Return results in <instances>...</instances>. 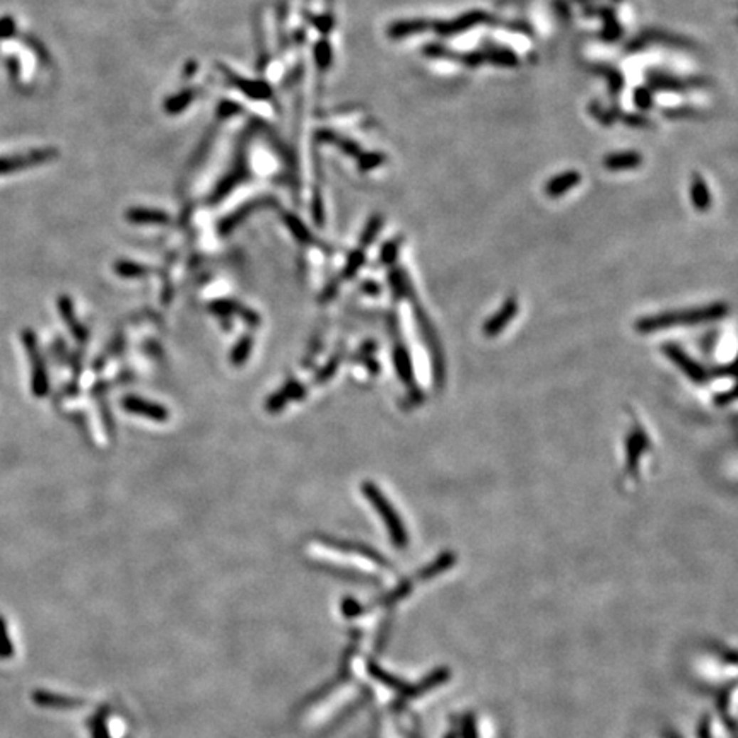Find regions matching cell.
Instances as JSON below:
<instances>
[{"mask_svg":"<svg viewBox=\"0 0 738 738\" xmlns=\"http://www.w3.org/2000/svg\"><path fill=\"white\" fill-rule=\"evenodd\" d=\"M727 302H712V305L695 306V308L675 310V311H663V313L651 315V317L639 318L636 322V332L638 334H655V332L668 330L672 327H685V325H699V323L718 322L728 315Z\"/></svg>","mask_w":738,"mask_h":738,"instance_id":"obj_1","label":"cell"},{"mask_svg":"<svg viewBox=\"0 0 738 738\" xmlns=\"http://www.w3.org/2000/svg\"><path fill=\"white\" fill-rule=\"evenodd\" d=\"M361 490H362V496L368 499L371 505H373L374 510H376V513L381 516V520L385 522L391 542H394L396 547H400V549L407 547V544H408L407 528H405L402 518H400V515L396 513L394 505L388 501L385 494L379 490L376 484H373V482H369V480L364 482V484L361 485Z\"/></svg>","mask_w":738,"mask_h":738,"instance_id":"obj_2","label":"cell"},{"mask_svg":"<svg viewBox=\"0 0 738 738\" xmlns=\"http://www.w3.org/2000/svg\"><path fill=\"white\" fill-rule=\"evenodd\" d=\"M416 320H417V327H419V330L422 334V339H424V344L428 345V349H429L431 364H433L434 383H436V388L438 386L441 388L443 383H445L446 371H445V357H443V349H441V344H439L438 332H436V328L433 327V323H431V320L428 318V315H426V311L419 308V306H416Z\"/></svg>","mask_w":738,"mask_h":738,"instance_id":"obj_3","label":"cell"},{"mask_svg":"<svg viewBox=\"0 0 738 738\" xmlns=\"http://www.w3.org/2000/svg\"><path fill=\"white\" fill-rule=\"evenodd\" d=\"M484 23H492V16L487 14L484 11H470L465 12V14L458 16L455 19H439V21H431V31L436 33L438 36L448 38L460 35V33L468 31V29L475 28L477 24Z\"/></svg>","mask_w":738,"mask_h":738,"instance_id":"obj_4","label":"cell"},{"mask_svg":"<svg viewBox=\"0 0 738 738\" xmlns=\"http://www.w3.org/2000/svg\"><path fill=\"white\" fill-rule=\"evenodd\" d=\"M661 351H663L665 356H667L668 359L672 361L673 364H675L677 368L685 374L687 378L690 379V381H694L695 385H704V383L710 379V376H711L710 371L704 368L701 362L692 359V357H690L689 354H687L684 349L680 347V345L672 344V342L665 344L663 347H661Z\"/></svg>","mask_w":738,"mask_h":738,"instance_id":"obj_5","label":"cell"},{"mask_svg":"<svg viewBox=\"0 0 738 738\" xmlns=\"http://www.w3.org/2000/svg\"><path fill=\"white\" fill-rule=\"evenodd\" d=\"M394 366H395L396 374H399V378L402 379L404 385L411 390L412 399H416L417 402H422L424 395H422V391L416 385V376H413L411 352L407 351V347H405L402 342L395 344V347H394Z\"/></svg>","mask_w":738,"mask_h":738,"instance_id":"obj_6","label":"cell"},{"mask_svg":"<svg viewBox=\"0 0 738 738\" xmlns=\"http://www.w3.org/2000/svg\"><path fill=\"white\" fill-rule=\"evenodd\" d=\"M516 315H518V301H516L515 297H507L501 305V308H499L492 317L487 318V322L482 327V332H484V335L489 337V339L497 337L511 322H513Z\"/></svg>","mask_w":738,"mask_h":738,"instance_id":"obj_7","label":"cell"},{"mask_svg":"<svg viewBox=\"0 0 738 738\" xmlns=\"http://www.w3.org/2000/svg\"><path fill=\"white\" fill-rule=\"evenodd\" d=\"M122 407L125 408L129 413H135V416H140V417H147V419H152L157 422L168 421V417H169L168 408L163 407V405H159L156 402H149V400H144V399H140V396H135V395L125 396V399L122 400Z\"/></svg>","mask_w":738,"mask_h":738,"instance_id":"obj_8","label":"cell"},{"mask_svg":"<svg viewBox=\"0 0 738 738\" xmlns=\"http://www.w3.org/2000/svg\"><path fill=\"white\" fill-rule=\"evenodd\" d=\"M648 448V436L644 429L634 426L626 438V470L636 475L639 468V460Z\"/></svg>","mask_w":738,"mask_h":738,"instance_id":"obj_9","label":"cell"},{"mask_svg":"<svg viewBox=\"0 0 738 738\" xmlns=\"http://www.w3.org/2000/svg\"><path fill=\"white\" fill-rule=\"evenodd\" d=\"M648 83H650V89L653 91H687L690 88H699L701 83L699 80H687L675 78V75L665 74V72H650L648 74Z\"/></svg>","mask_w":738,"mask_h":738,"instance_id":"obj_10","label":"cell"},{"mask_svg":"<svg viewBox=\"0 0 738 738\" xmlns=\"http://www.w3.org/2000/svg\"><path fill=\"white\" fill-rule=\"evenodd\" d=\"M579 183H581V173L576 172V169H567V172L554 174V176L545 183L544 191L550 199H559L562 197V195H566L569 190L576 189Z\"/></svg>","mask_w":738,"mask_h":738,"instance_id":"obj_11","label":"cell"},{"mask_svg":"<svg viewBox=\"0 0 738 738\" xmlns=\"http://www.w3.org/2000/svg\"><path fill=\"white\" fill-rule=\"evenodd\" d=\"M226 78L231 80L233 86H236L241 93H245L246 96L251 100H268L272 96V88L268 86L265 80H250L241 78V75L234 74V72L224 69Z\"/></svg>","mask_w":738,"mask_h":738,"instance_id":"obj_12","label":"cell"},{"mask_svg":"<svg viewBox=\"0 0 738 738\" xmlns=\"http://www.w3.org/2000/svg\"><path fill=\"white\" fill-rule=\"evenodd\" d=\"M431 29V21L424 18H412V19H399L394 21L386 29V35L391 40H404V38L419 35Z\"/></svg>","mask_w":738,"mask_h":738,"instance_id":"obj_13","label":"cell"},{"mask_svg":"<svg viewBox=\"0 0 738 738\" xmlns=\"http://www.w3.org/2000/svg\"><path fill=\"white\" fill-rule=\"evenodd\" d=\"M211 310L214 311L216 315H219V317H233V315H236V317L243 318L251 327H257V325H260V322H262L255 311L245 308V306H241L240 302H236V301H229V300L214 301V302H211Z\"/></svg>","mask_w":738,"mask_h":738,"instance_id":"obj_14","label":"cell"},{"mask_svg":"<svg viewBox=\"0 0 738 738\" xmlns=\"http://www.w3.org/2000/svg\"><path fill=\"white\" fill-rule=\"evenodd\" d=\"M305 394H306V390L301 383H297V381L288 383V385H284L283 388H280L275 395H272L270 399H268L267 411L270 413L280 412L285 405L291 402V400H301L302 396H305Z\"/></svg>","mask_w":738,"mask_h":738,"instance_id":"obj_15","label":"cell"},{"mask_svg":"<svg viewBox=\"0 0 738 738\" xmlns=\"http://www.w3.org/2000/svg\"><path fill=\"white\" fill-rule=\"evenodd\" d=\"M484 55L485 63H492L497 67H518L520 58L513 50L507 46H501L496 43H484V48L480 50Z\"/></svg>","mask_w":738,"mask_h":738,"instance_id":"obj_16","label":"cell"},{"mask_svg":"<svg viewBox=\"0 0 738 738\" xmlns=\"http://www.w3.org/2000/svg\"><path fill=\"white\" fill-rule=\"evenodd\" d=\"M641 164L643 156L636 151L612 152L603 159V166L608 172H629V169H638Z\"/></svg>","mask_w":738,"mask_h":738,"instance_id":"obj_17","label":"cell"},{"mask_svg":"<svg viewBox=\"0 0 738 738\" xmlns=\"http://www.w3.org/2000/svg\"><path fill=\"white\" fill-rule=\"evenodd\" d=\"M689 195H690V202H692V207L695 209V211L697 212L710 211L711 204H712V195L710 191V186H707V183L704 181V178L699 173L692 174Z\"/></svg>","mask_w":738,"mask_h":738,"instance_id":"obj_18","label":"cell"},{"mask_svg":"<svg viewBox=\"0 0 738 738\" xmlns=\"http://www.w3.org/2000/svg\"><path fill=\"white\" fill-rule=\"evenodd\" d=\"M388 280H390L391 292H394L395 300H404V297H412V300H416V294H413V289H412V283H411V279H408V275L405 274L404 268H400V267L391 268L390 275H388Z\"/></svg>","mask_w":738,"mask_h":738,"instance_id":"obj_19","label":"cell"},{"mask_svg":"<svg viewBox=\"0 0 738 738\" xmlns=\"http://www.w3.org/2000/svg\"><path fill=\"white\" fill-rule=\"evenodd\" d=\"M127 219L134 224H166L169 221V216L163 211H156V209L134 207L127 211Z\"/></svg>","mask_w":738,"mask_h":738,"instance_id":"obj_20","label":"cell"},{"mask_svg":"<svg viewBox=\"0 0 738 738\" xmlns=\"http://www.w3.org/2000/svg\"><path fill=\"white\" fill-rule=\"evenodd\" d=\"M197 95H199V89H185V91L178 93V95L169 97V100L164 103V110L169 115L181 113L186 106L194 103Z\"/></svg>","mask_w":738,"mask_h":738,"instance_id":"obj_21","label":"cell"},{"mask_svg":"<svg viewBox=\"0 0 738 738\" xmlns=\"http://www.w3.org/2000/svg\"><path fill=\"white\" fill-rule=\"evenodd\" d=\"M383 224H385V221H383V217L379 214H374L371 216L368 219V223H366L364 229H362L361 233V238H359V243L362 248H366V246H371L374 243V240L378 238L379 231H381Z\"/></svg>","mask_w":738,"mask_h":738,"instance_id":"obj_22","label":"cell"},{"mask_svg":"<svg viewBox=\"0 0 738 738\" xmlns=\"http://www.w3.org/2000/svg\"><path fill=\"white\" fill-rule=\"evenodd\" d=\"M453 564H455V554L443 552L441 556L436 559V561H433L428 567H426V569H422L421 574L424 579H429V578H433V576H438L439 573H443V571L448 569V567H451Z\"/></svg>","mask_w":738,"mask_h":738,"instance_id":"obj_23","label":"cell"},{"mask_svg":"<svg viewBox=\"0 0 738 738\" xmlns=\"http://www.w3.org/2000/svg\"><path fill=\"white\" fill-rule=\"evenodd\" d=\"M251 347H253V339H251L250 335L241 337L231 351V357H229V359H231V364H234V366L245 364L250 357Z\"/></svg>","mask_w":738,"mask_h":738,"instance_id":"obj_24","label":"cell"},{"mask_svg":"<svg viewBox=\"0 0 738 738\" xmlns=\"http://www.w3.org/2000/svg\"><path fill=\"white\" fill-rule=\"evenodd\" d=\"M600 18L603 19V33H601V36L605 38V40L612 41V40H617L618 36L622 35V29H621V24H618V21L616 18V14H613L612 11L608 9H601L600 11Z\"/></svg>","mask_w":738,"mask_h":738,"instance_id":"obj_25","label":"cell"},{"mask_svg":"<svg viewBox=\"0 0 738 738\" xmlns=\"http://www.w3.org/2000/svg\"><path fill=\"white\" fill-rule=\"evenodd\" d=\"M422 53H424L428 58H436V60H453V62H458V57H460V52L450 50V48H448V46L441 45V43H429V45H426L424 48H422Z\"/></svg>","mask_w":738,"mask_h":738,"instance_id":"obj_26","label":"cell"},{"mask_svg":"<svg viewBox=\"0 0 738 738\" xmlns=\"http://www.w3.org/2000/svg\"><path fill=\"white\" fill-rule=\"evenodd\" d=\"M284 221H285V224L289 226V229H291V233L301 243H306V245H313V243H317V240H315V238L311 236V233L308 231V228H306V226L302 224L296 216L285 214Z\"/></svg>","mask_w":738,"mask_h":738,"instance_id":"obj_27","label":"cell"},{"mask_svg":"<svg viewBox=\"0 0 738 738\" xmlns=\"http://www.w3.org/2000/svg\"><path fill=\"white\" fill-rule=\"evenodd\" d=\"M60 308H62L63 318H65V322L69 323V327H70L72 334L75 335V339H78V340H84V339H86V330H84V327H80L78 320H75V317H74V310H72V302H70V300H67V297H62V301H60Z\"/></svg>","mask_w":738,"mask_h":738,"instance_id":"obj_28","label":"cell"},{"mask_svg":"<svg viewBox=\"0 0 738 738\" xmlns=\"http://www.w3.org/2000/svg\"><path fill=\"white\" fill-rule=\"evenodd\" d=\"M366 263V255L364 251L362 250H354L351 251V255H349L347 262H345V267L342 270V277L345 280H351L354 279V277L357 275V272L361 270L362 265Z\"/></svg>","mask_w":738,"mask_h":738,"instance_id":"obj_29","label":"cell"},{"mask_svg":"<svg viewBox=\"0 0 738 738\" xmlns=\"http://www.w3.org/2000/svg\"><path fill=\"white\" fill-rule=\"evenodd\" d=\"M385 161H386V156L383 154V152H376V151L361 152V154L357 156V166H359L361 172H364V173L373 172V169L379 168V166L385 163Z\"/></svg>","mask_w":738,"mask_h":738,"instance_id":"obj_30","label":"cell"},{"mask_svg":"<svg viewBox=\"0 0 738 738\" xmlns=\"http://www.w3.org/2000/svg\"><path fill=\"white\" fill-rule=\"evenodd\" d=\"M115 272H117L118 275L120 277H125V279H134V277H144L147 274V268L144 265H139V263H134V262H127V260H120V262L115 263Z\"/></svg>","mask_w":738,"mask_h":738,"instance_id":"obj_31","label":"cell"},{"mask_svg":"<svg viewBox=\"0 0 738 738\" xmlns=\"http://www.w3.org/2000/svg\"><path fill=\"white\" fill-rule=\"evenodd\" d=\"M633 101H634L636 108L641 110V112H648V110H651L653 103H655V97H653V89H650L648 86L636 88L633 93Z\"/></svg>","mask_w":738,"mask_h":738,"instance_id":"obj_32","label":"cell"},{"mask_svg":"<svg viewBox=\"0 0 738 738\" xmlns=\"http://www.w3.org/2000/svg\"><path fill=\"white\" fill-rule=\"evenodd\" d=\"M332 58H334V55H332L330 43H328L327 40L318 41V43L315 45V60H317V65L322 70H327L328 67L332 65Z\"/></svg>","mask_w":738,"mask_h":738,"instance_id":"obj_33","label":"cell"},{"mask_svg":"<svg viewBox=\"0 0 738 738\" xmlns=\"http://www.w3.org/2000/svg\"><path fill=\"white\" fill-rule=\"evenodd\" d=\"M402 243H404V236L394 238V240L386 241L385 245H383L381 251H379V260H381V263H394L396 257H399Z\"/></svg>","mask_w":738,"mask_h":738,"instance_id":"obj_34","label":"cell"},{"mask_svg":"<svg viewBox=\"0 0 738 738\" xmlns=\"http://www.w3.org/2000/svg\"><path fill=\"white\" fill-rule=\"evenodd\" d=\"M12 655H14V646L11 643L6 618L0 616V660H9Z\"/></svg>","mask_w":738,"mask_h":738,"instance_id":"obj_35","label":"cell"},{"mask_svg":"<svg viewBox=\"0 0 738 738\" xmlns=\"http://www.w3.org/2000/svg\"><path fill=\"white\" fill-rule=\"evenodd\" d=\"M603 75L607 78L608 80V89L612 95H618L621 93V89L624 88V78H622V74L616 69H608L607 72L603 70Z\"/></svg>","mask_w":738,"mask_h":738,"instance_id":"obj_36","label":"cell"},{"mask_svg":"<svg viewBox=\"0 0 738 738\" xmlns=\"http://www.w3.org/2000/svg\"><path fill=\"white\" fill-rule=\"evenodd\" d=\"M460 738H479V728H477L475 718L472 715H467L463 718Z\"/></svg>","mask_w":738,"mask_h":738,"instance_id":"obj_37","label":"cell"},{"mask_svg":"<svg viewBox=\"0 0 738 738\" xmlns=\"http://www.w3.org/2000/svg\"><path fill=\"white\" fill-rule=\"evenodd\" d=\"M311 212H313V219L318 226H323V219H325V211H323V202L320 194H315L313 204H311Z\"/></svg>","mask_w":738,"mask_h":738,"instance_id":"obj_38","label":"cell"},{"mask_svg":"<svg viewBox=\"0 0 738 738\" xmlns=\"http://www.w3.org/2000/svg\"><path fill=\"white\" fill-rule=\"evenodd\" d=\"M339 361H340L339 357H334L330 362H327V364L323 366V369L317 374V381L322 383V381H325V379L334 376L337 368H339Z\"/></svg>","mask_w":738,"mask_h":738,"instance_id":"obj_39","label":"cell"},{"mask_svg":"<svg viewBox=\"0 0 738 738\" xmlns=\"http://www.w3.org/2000/svg\"><path fill=\"white\" fill-rule=\"evenodd\" d=\"M624 122H626V125L638 127V129H643V127H651L650 118L643 117V115H624Z\"/></svg>","mask_w":738,"mask_h":738,"instance_id":"obj_40","label":"cell"},{"mask_svg":"<svg viewBox=\"0 0 738 738\" xmlns=\"http://www.w3.org/2000/svg\"><path fill=\"white\" fill-rule=\"evenodd\" d=\"M694 108H689V106H685V108H667L663 112L665 117L668 118H685V117H690V115H694Z\"/></svg>","mask_w":738,"mask_h":738,"instance_id":"obj_41","label":"cell"},{"mask_svg":"<svg viewBox=\"0 0 738 738\" xmlns=\"http://www.w3.org/2000/svg\"><path fill=\"white\" fill-rule=\"evenodd\" d=\"M315 24H317L322 33H330L332 28H334V18H332L330 14H323L315 19Z\"/></svg>","mask_w":738,"mask_h":738,"instance_id":"obj_42","label":"cell"},{"mask_svg":"<svg viewBox=\"0 0 738 738\" xmlns=\"http://www.w3.org/2000/svg\"><path fill=\"white\" fill-rule=\"evenodd\" d=\"M241 112V106L238 103H231V101H224V103H221L219 106V115L221 117H231V115H236Z\"/></svg>","mask_w":738,"mask_h":738,"instance_id":"obj_43","label":"cell"},{"mask_svg":"<svg viewBox=\"0 0 738 738\" xmlns=\"http://www.w3.org/2000/svg\"><path fill=\"white\" fill-rule=\"evenodd\" d=\"M361 291L369 294V296H378V294L381 292V288H379V284L374 283V280H364V283L361 284Z\"/></svg>","mask_w":738,"mask_h":738,"instance_id":"obj_44","label":"cell"},{"mask_svg":"<svg viewBox=\"0 0 738 738\" xmlns=\"http://www.w3.org/2000/svg\"><path fill=\"white\" fill-rule=\"evenodd\" d=\"M733 399H735V390H733V388H732V390L727 391V394H718V395H716L715 402H716V405H727L729 402H733Z\"/></svg>","mask_w":738,"mask_h":738,"instance_id":"obj_45","label":"cell"},{"mask_svg":"<svg viewBox=\"0 0 738 738\" xmlns=\"http://www.w3.org/2000/svg\"><path fill=\"white\" fill-rule=\"evenodd\" d=\"M446 738H456L455 733H450V735H446Z\"/></svg>","mask_w":738,"mask_h":738,"instance_id":"obj_46","label":"cell"},{"mask_svg":"<svg viewBox=\"0 0 738 738\" xmlns=\"http://www.w3.org/2000/svg\"><path fill=\"white\" fill-rule=\"evenodd\" d=\"M668 738H678V737H677V735H670Z\"/></svg>","mask_w":738,"mask_h":738,"instance_id":"obj_47","label":"cell"}]
</instances>
